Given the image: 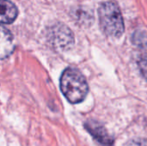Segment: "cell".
Here are the masks:
<instances>
[{"mask_svg":"<svg viewBox=\"0 0 147 146\" xmlns=\"http://www.w3.org/2000/svg\"><path fill=\"white\" fill-rule=\"evenodd\" d=\"M139 67L144 77L147 80V54H143L139 59Z\"/></svg>","mask_w":147,"mask_h":146,"instance_id":"8","label":"cell"},{"mask_svg":"<svg viewBox=\"0 0 147 146\" xmlns=\"http://www.w3.org/2000/svg\"><path fill=\"white\" fill-rule=\"evenodd\" d=\"M85 128L100 144L104 146H112L114 140L102 124L95 120H89L85 123Z\"/></svg>","mask_w":147,"mask_h":146,"instance_id":"4","label":"cell"},{"mask_svg":"<svg viewBox=\"0 0 147 146\" xmlns=\"http://www.w3.org/2000/svg\"><path fill=\"white\" fill-rule=\"evenodd\" d=\"M127 146H147V140L144 139H137L128 142Z\"/></svg>","mask_w":147,"mask_h":146,"instance_id":"9","label":"cell"},{"mask_svg":"<svg viewBox=\"0 0 147 146\" xmlns=\"http://www.w3.org/2000/svg\"><path fill=\"white\" fill-rule=\"evenodd\" d=\"M14 49L15 44L12 34L9 29L0 25V59L8 58Z\"/></svg>","mask_w":147,"mask_h":146,"instance_id":"5","label":"cell"},{"mask_svg":"<svg viewBox=\"0 0 147 146\" xmlns=\"http://www.w3.org/2000/svg\"><path fill=\"white\" fill-rule=\"evenodd\" d=\"M60 89L71 103L76 104L84 100L88 93V84L79 71L67 68L60 77Z\"/></svg>","mask_w":147,"mask_h":146,"instance_id":"1","label":"cell"},{"mask_svg":"<svg viewBox=\"0 0 147 146\" xmlns=\"http://www.w3.org/2000/svg\"><path fill=\"white\" fill-rule=\"evenodd\" d=\"M49 35L52 44L58 48H68L74 42V37L71 31L63 24L53 26Z\"/></svg>","mask_w":147,"mask_h":146,"instance_id":"3","label":"cell"},{"mask_svg":"<svg viewBox=\"0 0 147 146\" xmlns=\"http://www.w3.org/2000/svg\"><path fill=\"white\" fill-rule=\"evenodd\" d=\"M99 22L102 31L109 36L120 37L124 32V22L118 5L106 2L98 9Z\"/></svg>","mask_w":147,"mask_h":146,"instance_id":"2","label":"cell"},{"mask_svg":"<svg viewBox=\"0 0 147 146\" xmlns=\"http://www.w3.org/2000/svg\"><path fill=\"white\" fill-rule=\"evenodd\" d=\"M133 42L141 47L147 46V34L142 31H137L133 34Z\"/></svg>","mask_w":147,"mask_h":146,"instance_id":"7","label":"cell"},{"mask_svg":"<svg viewBox=\"0 0 147 146\" xmlns=\"http://www.w3.org/2000/svg\"><path fill=\"white\" fill-rule=\"evenodd\" d=\"M18 15L16 6L9 0H0V23H12Z\"/></svg>","mask_w":147,"mask_h":146,"instance_id":"6","label":"cell"}]
</instances>
